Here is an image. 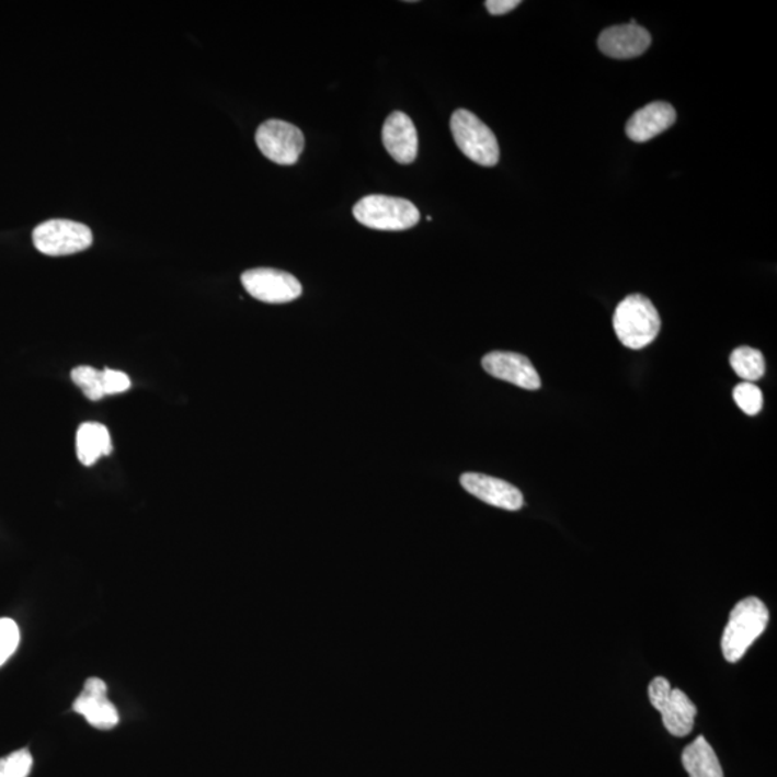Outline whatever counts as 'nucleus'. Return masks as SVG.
Returning <instances> with one entry per match:
<instances>
[{
	"instance_id": "1a4fd4ad",
	"label": "nucleus",
	"mask_w": 777,
	"mask_h": 777,
	"mask_svg": "<svg viewBox=\"0 0 777 777\" xmlns=\"http://www.w3.org/2000/svg\"><path fill=\"white\" fill-rule=\"evenodd\" d=\"M487 374L527 390L540 389L541 380L536 367L526 356L512 352H491L482 358Z\"/></svg>"
},
{
	"instance_id": "9b49d317",
	"label": "nucleus",
	"mask_w": 777,
	"mask_h": 777,
	"mask_svg": "<svg viewBox=\"0 0 777 777\" xmlns=\"http://www.w3.org/2000/svg\"><path fill=\"white\" fill-rule=\"evenodd\" d=\"M651 45V34L636 20L627 25L608 27L597 39V47L606 57L629 59L641 57Z\"/></svg>"
},
{
	"instance_id": "4468645a",
	"label": "nucleus",
	"mask_w": 777,
	"mask_h": 777,
	"mask_svg": "<svg viewBox=\"0 0 777 777\" xmlns=\"http://www.w3.org/2000/svg\"><path fill=\"white\" fill-rule=\"evenodd\" d=\"M677 119V113L669 103H651L638 110L627 124V135L636 142H647L655 139L661 133L669 130Z\"/></svg>"
},
{
	"instance_id": "4be33fe9",
	"label": "nucleus",
	"mask_w": 777,
	"mask_h": 777,
	"mask_svg": "<svg viewBox=\"0 0 777 777\" xmlns=\"http://www.w3.org/2000/svg\"><path fill=\"white\" fill-rule=\"evenodd\" d=\"M103 379L105 397H107V395L124 393L132 388L130 377L123 374V372L104 369Z\"/></svg>"
},
{
	"instance_id": "f3484780",
	"label": "nucleus",
	"mask_w": 777,
	"mask_h": 777,
	"mask_svg": "<svg viewBox=\"0 0 777 777\" xmlns=\"http://www.w3.org/2000/svg\"><path fill=\"white\" fill-rule=\"evenodd\" d=\"M730 365L733 367L735 374L749 381V384L762 379L766 372V363L763 354L756 351V348L747 346L735 348V351L731 353Z\"/></svg>"
},
{
	"instance_id": "9d476101",
	"label": "nucleus",
	"mask_w": 777,
	"mask_h": 777,
	"mask_svg": "<svg viewBox=\"0 0 777 777\" xmlns=\"http://www.w3.org/2000/svg\"><path fill=\"white\" fill-rule=\"evenodd\" d=\"M72 708L95 729L110 730L118 724L117 708L108 700L107 685L103 679H87L84 689L73 701Z\"/></svg>"
},
{
	"instance_id": "39448f33",
	"label": "nucleus",
	"mask_w": 777,
	"mask_h": 777,
	"mask_svg": "<svg viewBox=\"0 0 777 777\" xmlns=\"http://www.w3.org/2000/svg\"><path fill=\"white\" fill-rule=\"evenodd\" d=\"M648 696L655 710L662 716V723L675 738H685L694 730L697 707L679 688H671L669 679L656 677L648 687Z\"/></svg>"
},
{
	"instance_id": "f257e3e1",
	"label": "nucleus",
	"mask_w": 777,
	"mask_h": 777,
	"mask_svg": "<svg viewBox=\"0 0 777 777\" xmlns=\"http://www.w3.org/2000/svg\"><path fill=\"white\" fill-rule=\"evenodd\" d=\"M767 624L769 610L758 597L751 596L740 601L731 610L721 638V651L725 661L735 664L742 660L754 641L765 632Z\"/></svg>"
},
{
	"instance_id": "2eb2a0df",
	"label": "nucleus",
	"mask_w": 777,
	"mask_h": 777,
	"mask_svg": "<svg viewBox=\"0 0 777 777\" xmlns=\"http://www.w3.org/2000/svg\"><path fill=\"white\" fill-rule=\"evenodd\" d=\"M77 457L82 466H94L101 457L113 453L112 435L99 422H85L77 431Z\"/></svg>"
},
{
	"instance_id": "a211bd4d",
	"label": "nucleus",
	"mask_w": 777,
	"mask_h": 777,
	"mask_svg": "<svg viewBox=\"0 0 777 777\" xmlns=\"http://www.w3.org/2000/svg\"><path fill=\"white\" fill-rule=\"evenodd\" d=\"M71 379L90 401H101L105 397L103 370H96L91 366H78L71 372Z\"/></svg>"
},
{
	"instance_id": "6e6552de",
	"label": "nucleus",
	"mask_w": 777,
	"mask_h": 777,
	"mask_svg": "<svg viewBox=\"0 0 777 777\" xmlns=\"http://www.w3.org/2000/svg\"><path fill=\"white\" fill-rule=\"evenodd\" d=\"M241 282L251 297L266 305H285L301 296L302 287L294 275L273 268L245 271Z\"/></svg>"
},
{
	"instance_id": "412c9836",
	"label": "nucleus",
	"mask_w": 777,
	"mask_h": 777,
	"mask_svg": "<svg viewBox=\"0 0 777 777\" xmlns=\"http://www.w3.org/2000/svg\"><path fill=\"white\" fill-rule=\"evenodd\" d=\"M21 633L15 620L0 619V666L4 664L20 645Z\"/></svg>"
},
{
	"instance_id": "dca6fc26",
	"label": "nucleus",
	"mask_w": 777,
	"mask_h": 777,
	"mask_svg": "<svg viewBox=\"0 0 777 777\" xmlns=\"http://www.w3.org/2000/svg\"><path fill=\"white\" fill-rule=\"evenodd\" d=\"M683 766L689 777H724L715 749L702 735L684 749Z\"/></svg>"
},
{
	"instance_id": "f03ea898",
	"label": "nucleus",
	"mask_w": 777,
	"mask_h": 777,
	"mask_svg": "<svg viewBox=\"0 0 777 777\" xmlns=\"http://www.w3.org/2000/svg\"><path fill=\"white\" fill-rule=\"evenodd\" d=\"M614 329L619 342L632 351L650 346L660 334L661 319L651 300L632 294L616 307Z\"/></svg>"
},
{
	"instance_id": "ddd939ff",
	"label": "nucleus",
	"mask_w": 777,
	"mask_h": 777,
	"mask_svg": "<svg viewBox=\"0 0 777 777\" xmlns=\"http://www.w3.org/2000/svg\"><path fill=\"white\" fill-rule=\"evenodd\" d=\"M385 149L398 163L411 164L418 156V133L411 117L402 112L390 114L381 130Z\"/></svg>"
},
{
	"instance_id": "7ed1b4c3",
	"label": "nucleus",
	"mask_w": 777,
	"mask_h": 777,
	"mask_svg": "<svg viewBox=\"0 0 777 777\" xmlns=\"http://www.w3.org/2000/svg\"><path fill=\"white\" fill-rule=\"evenodd\" d=\"M354 218L377 231H404L420 222L416 206L401 197L370 195L358 201L353 208Z\"/></svg>"
},
{
	"instance_id": "f8f14e48",
	"label": "nucleus",
	"mask_w": 777,
	"mask_h": 777,
	"mask_svg": "<svg viewBox=\"0 0 777 777\" xmlns=\"http://www.w3.org/2000/svg\"><path fill=\"white\" fill-rule=\"evenodd\" d=\"M461 485L478 500L509 512H517L524 504L522 491L516 487L484 473H464Z\"/></svg>"
},
{
	"instance_id": "423d86ee",
	"label": "nucleus",
	"mask_w": 777,
	"mask_h": 777,
	"mask_svg": "<svg viewBox=\"0 0 777 777\" xmlns=\"http://www.w3.org/2000/svg\"><path fill=\"white\" fill-rule=\"evenodd\" d=\"M32 239L36 250L43 254L64 256L89 250L93 243V232L84 224L50 219L34 229Z\"/></svg>"
},
{
	"instance_id": "aec40b11",
	"label": "nucleus",
	"mask_w": 777,
	"mask_h": 777,
	"mask_svg": "<svg viewBox=\"0 0 777 777\" xmlns=\"http://www.w3.org/2000/svg\"><path fill=\"white\" fill-rule=\"evenodd\" d=\"M34 758L30 751H20L0 758V777H27L31 774Z\"/></svg>"
},
{
	"instance_id": "6ab92c4d",
	"label": "nucleus",
	"mask_w": 777,
	"mask_h": 777,
	"mask_svg": "<svg viewBox=\"0 0 777 777\" xmlns=\"http://www.w3.org/2000/svg\"><path fill=\"white\" fill-rule=\"evenodd\" d=\"M733 398L734 402L746 415L754 416L762 411L763 393L756 385L744 381V384L735 386Z\"/></svg>"
},
{
	"instance_id": "20e7f679",
	"label": "nucleus",
	"mask_w": 777,
	"mask_h": 777,
	"mask_svg": "<svg viewBox=\"0 0 777 777\" xmlns=\"http://www.w3.org/2000/svg\"><path fill=\"white\" fill-rule=\"evenodd\" d=\"M450 132L458 149L473 163L493 168L499 163L500 147L495 135L480 118L459 108L450 117Z\"/></svg>"
},
{
	"instance_id": "0eeeda50",
	"label": "nucleus",
	"mask_w": 777,
	"mask_h": 777,
	"mask_svg": "<svg viewBox=\"0 0 777 777\" xmlns=\"http://www.w3.org/2000/svg\"><path fill=\"white\" fill-rule=\"evenodd\" d=\"M255 141L261 153L279 165L296 164L306 145L300 128L283 119L262 123L256 130Z\"/></svg>"
},
{
	"instance_id": "5701e85b",
	"label": "nucleus",
	"mask_w": 777,
	"mask_h": 777,
	"mask_svg": "<svg viewBox=\"0 0 777 777\" xmlns=\"http://www.w3.org/2000/svg\"><path fill=\"white\" fill-rule=\"evenodd\" d=\"M519 3V0H487L485 8L491 15L501 16L514 11Z\"/></svg>"
}]
</instances>
